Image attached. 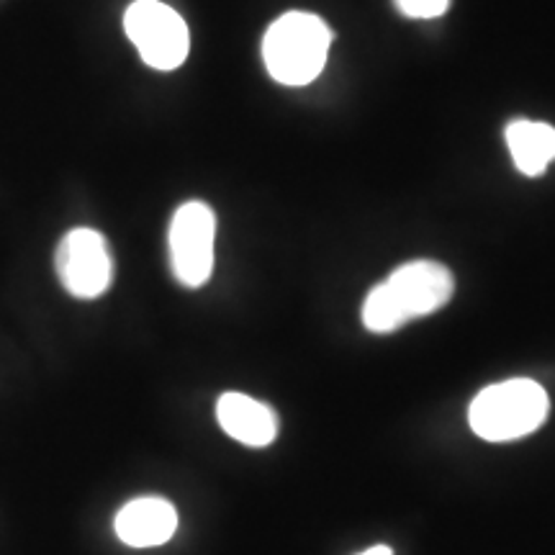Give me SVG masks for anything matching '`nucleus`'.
Returning a JSON list of instances; mask_svg holds the SVG:
<instances>
[{
  "label": "nucleus",
  "instance_id": "f257e3e1",
  "mask_svg": "<svg viewBox=\"0 0 555 555\" xmlns=\"http://www.w3.org/2000/svg\"><path fill=\"white\" fill-rule=\"evenodd\" d=\"M453 273L446 266L433 260L406 262L367 294L363 304L365 330L391 335L412 319L440 311L453 298Z\"/></svg>",
  "mask_w": 555,
  "mask_h": 555
},
{
  "label": "nucleus",
  "instance_id": "7ed1b4c3",
  "mask_svg": "<svg viewBox=\"0 0 555 555\" xmlns=\"http://www.w3.org/2000/svg\"><path fill=\"white\" fill-rule=\"evenodd\" d=\"M551 399L545 388L530 378H512L483 388L470 401L468 422L478 437L489 442H509L532 435L547 420Z\"/></svg>",
  "mask_w": 555,
  "mask_h": 555
},
{
  "label": "nucleus",
  "instance_id": "6e6552de",
  "mask_svg": "<svg viewBox=\"0 0 555 555\" xmlns=\"http://www.w3.org/2000/svg\"><path fill=\"white\" fill-rule=\"evenodd\" d=\"M217 420L232 440L247 448H268L278 437V414L245 393H224L217 404Z\"/></svg>",
  "mask_w": 555,
  "mask_h": 555
},
{
  "label": "nucleus",
  "instance_id": "0eeeda50",
  "mask_svg": "<svg viewBox=\"0 0 555 555\" xmlns=\"http://www.w3.org/2000/svg\"><path fill=\"white\" fill-rule=\"evenodd\" d=\"M116 535L129 547L165 545L178 530V512L168 499L142 496L121 506L116 515Z\"/></svg>",
  "mask_w": 555,
  "mask_h": 555
},
{
  "label": "nucleus",
  "instance_id": "9d476101",
  "mask_svg": "<svg viewBox=\"0 0 555 555\" xmlns=\"http://www.w3.org/2000/svg\"><path fill=\"white\" fill-rule=\"evenodd\" d=\"M406 18H437L448 11L450 0H393Z\"/></svg>",
  "mask_w": 555,
  "mask_h": 555
},
{
  "label": "nucleus",
  "instance_id": "1a4fd4ad",
  "mask_svg": "<svg viewBox=\"0 0 555 555\" xmlns=\"http://www.w3.org/2000/svg\"><path fill=\"white\" fill-rule=\"evenodd\" d=\"M506 147L522 176L538 178L555 159V129L551 124L515 119L504 131Z\"/></svg>",
  "mask_w": 555,
  "mask_h": 555
},
{
  "label": "nucleus",
  "instance_id": "39448f33",
  "mask_svg": "<svg viewBox=\"0 0 555 555\" xmlns=\"http://www.w3.org/2000/svg\"><path fill=\"white\" fill-rule=\"evenodd\" d=\"M214 240L217 214L204 201H189L170 221V266L172 275L185 288H201L214 273Z\"/></svg>",
  "mask_w": 555,
  "mask_h": 555
},
{
  "label": "nucleus",
  "instance_id": "f03ea898",
  "mask_svg": "<svg viewBox=\"0 0 555 555\" xmlns=\"http://www.w3.org/2000/svg\"><path fill=\"white\" fill-rule=\"evenodd\" d=\"M332 44V31L314 13L291 11L270 26L262 39V60L273 80L283 86H309L319 78Z\"/></svg>",
  "mask_w": 555,
  "mask_h": 555
},
{
  "label": "nucleus",
  "instance_id": "20e7f679",
  "mask_svg": "<svg viewBox=\"0 0 555 555\" xmlns=\"http://www.w3.org/2000/svg\"><path fill=\"white\" fill-rule=\"evenodd\" d=\"M124 29L137 47L144 65L176 69L185 62L191 50V34L183 16L159 0H134L124 13Z\"/></svg>",
  "mask_w": 555,
  "mask_h": 555
},
{
  "label": "nucleus",
  "instance_id": "9b49d317",
  "mask_svg": "<svg viewBox=\"0 0 555 555\" xmlns=\"http://www.w3.org/2000/svg\"><path fill=\"white\" fill-rule=\"evenodd\" d=\"M360 555H393V553H391V547L376 545V547H367V551H363Z\"/></svg>",
  "mask_w": 555,
  "mask_h": 555
},
{
  "label": "nucleus",
  "instance_id": "423d86ee",
  "mask_svg": "<svg viewBox=\"0 0 555 555\" xmlns=\"http://www.w3.org/2000/svg\"><path fill=\"white\" fill-rule=\"evenodd\" d=\"M57 275L75 298H99L114 278L108 245L101 232L80 227L65 234L57 247Z\"/></svg>",
  "mask_w": 555,
  "mask_h": 555
}]
</instances>
